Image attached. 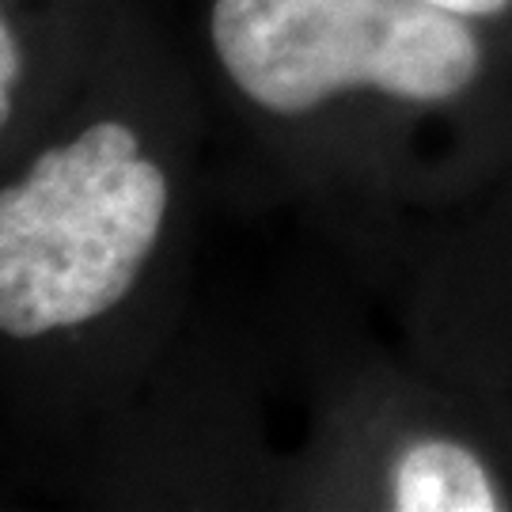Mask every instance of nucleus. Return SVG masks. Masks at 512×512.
I'll use <instances>...</instances> for the list:
<instances>
[{"label": "nucleus", "instance_id": "obj_1", "mask_svg": "<svg viewBox=\"0 0 512 512\" xmlns=\"http://www.w3.org/2000/svg\"><path fill=\"white\" fill-rule=\"evenodd\" d=\"M198 122L194 76L126 0L65 103L4 152V384L38 429L107 421L160 361Z\"/></svg>", "mask_w": 512, "mask_h": 512}, {"label": "nucleus", "instance_id": "obj_2", "mask_svg": "<svg viewBox=\"0 0 512 512\" xmlns=\"http://www.w3.org/2000/svg\"><path fill=\"white\" fill-rule=\"evenodd\" d=\"M228 107L281 171L395 247L512 160V38L425 0H205Z\"/></svg>", "mask_w": 512, "mask_h": 512}, {"label": "nucleus", "instance_id": "obj_3", "mask_svg": "<svg viewBox=\"0 0 512 512\" xmlns=\"http://www.w3.org/2000/svg\"><path fill=\"white\" fill-rule=\"evenodd\" d=\"M277 494L308 509H512V403L440 368H353L315 399Z\"/></svg>", "mask_w": 512, "mask_h": 512}, {"label": "nucleus", "instance_id": "obj_4", "mask_svg": "<svg viewBox=\"0 0 512 512\" xmlns=\"http://www.w3.org/2000/svg\"><path fill=\"white\" fill-rule=\"evenodd\" d=\"M391 251L410 270L421 361L512 403V160L482 194Z\"/></svg>", "mask_w": 512, "mask_h": 512}, {"label": "nucleus", "instance_id": "obj_5", "mask_svg": "<svg viewBox=\"0 0 512 512\" xmlns=\"http://www.w3.org/2000/svg\"><path fill=\"white\" fill-rule=\"evenodd\" d=\"M126 0H0V145L31 137L95 61Z\"/></svg>", "mask_w": 512, "mask_h": 512}, {"label": "nucleus", "instance_id": "obj_6", "mask_svg": "<svg viewBox=\"0 0 512 512\" xmlns=\"http://www.w3.org/2000/svg\"><path fill=\"white\" fill-rule=\"evenodd\" d=\"M425 4H437L444 12L475 19V23L490 27L497 35L512 38V0H425Z\"/></svg>", "mask_w": 512, "mask_h": 512}]
</instances>
